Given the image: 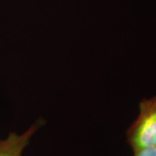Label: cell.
Here are the masks:
<instances>
[{
    "label": "cell",
    "instance_id": "1",
    "mask_svg": "<svg viewBox=\"0 0 156 156\" xmlns=\"http://www.w3.org/2000/svg\"><path fill=\"white\" fill-rule=\"evenodd\" d=\"M133 150L156 146V95L140 102L139 115L126 132Z\"/></svg>",
    "mask_w": 156,
    "mask_h": 156
},
{
    "label": "cell",
    "instance_id": "2",
    "mask_svg": "<svg viewBox=\"0 0 156 156\" xmlns=\"http://www.w3.org/2000/svg\"><path fill=\"white\" fill-rule=\"evenodd\" d=\"M44 124V120L39 118L23 134L11 132L5 139H0V156H23L35 133Z\"/></svg>",
    "mask_w": 156,
    "mask_h": 156
},
{
    "label": "cell",
    "instance_id": "3",
    "mask_svg": "<svg viewBox=\"0 0 156 156\" xmlns=\"http://www.w3.org/2000/svg\"><path fill=\"white\" fill-rule=\"evenodd\" d=\"M134 151L133 156H156V146L140 148Z\"/></svg>",
    "mask_w": 156,
    "mask_h": 156
}]
</instances>
